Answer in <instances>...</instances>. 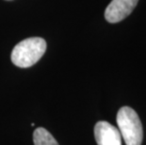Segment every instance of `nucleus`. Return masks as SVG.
<instances>
[{"label":"nucleus","mask_w":146,"mask_h":145,"mask_svg":"<svg viewBox=\"0 0 146 145\" xmlns=\"http://www.w3.org/2000/svg\"><path fill=\"white\" fill-rule=\"evenodd\" d=\"M94 138L97 145H122V136L119 129L105 121H100L95 124Z\"/></svg>","instance_id":"obj_4"},{"label":"nucleus","mask_w":146,"mask_h":145,"mask_svg":"<svg viewBox=\"0 0 146 145\" xmlns=\"http://www.w3.org/2000/svg\"><path fill=\"white\" fill-rule=\"evenodd\" d=\"M139 0H112L105 11L108 23L116 24L126 18L136 8Z\"/></svg>","instance_id":"obj_3"},{"label":"nucleus","mask_w":146,"mask_h":145,"mask_svg":"<svg viewBox=\"0 0 146 145\" xmlns=\"http://www.w3.org/2000/svg\"><path fill=\"white\" fill-rule=\"evenodd\" d=\"M46 50V42L40 37L27 38L14 46L11 61L20 68L33 66L40 60Z\"/></svg>","instance_id":"obj_1"},{"label":"nucleus","mask_w":146,"mask_h":145,"mask_svg":"<svg viewBox=\"0 0 146 145\" xmlns=\"http://www.w3.org/2000/svg\"><path fill=\"white\" fill-rule=\"evenodd\" d=\"M116 121L121 136L126 145H141L143 138L142 125L139 115L129 107H123L118 111Z\"/></svg>","instance_id":"obj_2"},{"label":"nucleus","mask_w":146,"mask_h":145,"mask_svg":"<svg viewBox=\"0 0 146 145\" xmlns=\"http://www.w3.org/2000/svg\"><path fill=\"white\" fill-rule=\"evenodd\" d=\"M9 1H10V0H9Z\"/></svg>","instance_id":"obj_6"},{"label":"nucleus","mask_w":146,"mask_h":145,"mask_svg":"<svg viewBox=\"0 0 146 145\" xmlns=\"http://www.w3.org/2000/svg\"><path fill=\"white\" fill-rule=\"evenodd\" d=\"M34 145H60L55 138L43 127H38L33 133Z\"/></svg>","instance_id":"obj_5"}]
</instances>
